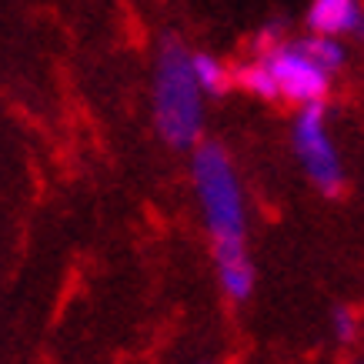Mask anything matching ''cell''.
<instances>
[{"instance_id": "cell-1", "label": "cell", "mask_w": 364, "mask_h": 364, "mask_svg": "<svg viewBox=\"0 0 364 364\" xmlns=\"http://www.w3.org/2000/svg\"><path fill=\"white\" fill-rule=\"evenodd\" d=\"M191 167L214 247L218 281L231 301H247L254 291V267L244 251V194L231 157L218 144H200Z\"/></svg>"}, {"instance_id": "cell-2", "label": "cell", "mask_w": 364, "mask_h": 364, "mask_svg": "<svg viewBox=\"0 0 364 364\" xmlns=\"http://www.w3.org/2000/svg\"><path fill=\"white\" fill-rule=\"evenodd\" d=\"M204 87L194 70V54L181 41H167L154 74V124L171 147H191L204 124Z\"/></svg>"}, {"instance_id": "cell-3", "label": "cell", "mask_w": 364, "mask_h": 364, "mask_svg": "<svg viewBox=\"0 0 364 364\" xmlns=\"http://www.w3.org/2000/svg\"><path fill=\"white\" fill-rule=\"evenodd\" d=\"M294 147H298V157L304 164V174L311 177V184L321 194L338 198L344 188V171L341 157H338L331 137H328V127H324L321 100H311V104L301 107L298 121H294Z\"/></svg>"}, {"instance_id": "cell-4", "label": "cell", "mask_w": 364, "mask_h": 364, "mask_svg": "<svg viewBox=\"0 0 364 364\" xmlns=\"http://www.w3.org/2000/svg\"><path fill=\"white\" fill-rule=\"evenodd\" d=\"M261 60L271 67L277 87H281V97L298 100V104H311V100H321L324 94H328L331 70H328V67H321L301 44H294V47H281V44L267 47Z\"/></svg>"}, {"instance_id": "cell-5", "label": "cell", "mask_w": 364, "mask_h": 364, "mask_svg": "<svg viewBox=\"0 0 364 364\" xmlns=\"http://www.w3.org/2000/svg\"><path fill=\"white\" fill-rule=\"evenodd\" d=\"M308 27L314 33H351L364 37V7L354 0H314L308 11Z\"/></svg>"}, {"instance_id": "cell-6", "label": "cell", "mask_w": 364, "mask_h": 364, "mask_svg": "<svg viewBox=\"0 0 364 364\" xmlns=\"http://www.w3.org/2000/svg\"><path fill=\"white\" fill-rule=\"evenodd\" d=\"M301 47L308 50L314 60H318L321 67H328V70H341V64H344V47H341V41L334 37V33H318V37H304L301 41Z\"/></svg>"}, {"instance_id": "cell-7", "label": "cell", "mask_w": 364, "mask_h": 364, "mask_svg": "<svg viewBox=\"0 0 364 364\" xmlns=\"http://www.w3.org/2000/svg\"><path fill=\"white\" fill-rule=\"evenodd\" d=\"M237 80H241L244 87L251 90V94H257V97H264V100L281 97V87H277L274 74H271V67H267L264 60L241 67V70H237Z\"/></svg>"}, {"instance_id": "cell-8", "label": "cell", "mask_w": 364, "mask_h": 364, "mask_svg": "<svg viewBox=\"0 0 364 364\" xmlns=\"http://www.w3.org/2000/svg\"><path fill=\"white\" fill-rule=\"evenodd\" d=\"M194 70H198V80L204 94H224L228 90V70L218 57L210 54H194Z\"/></svg>"}, {"instance_id": "cell-9", "label": "cell", "mask_w": 364, "mask_h": 364, "mask_svg": "<svg viewBox=\"0 0 364 364\" xmlns=\"http://www.w3.org/2000/svg\"><path fill=\"white\" fill-rule=\"evenodd\" d=\"M331 324H334V334H338V341H351L354 334V314L348 308H338L331 314Z\"/></svg>"}]
</instances>
